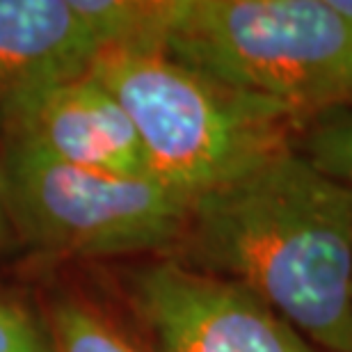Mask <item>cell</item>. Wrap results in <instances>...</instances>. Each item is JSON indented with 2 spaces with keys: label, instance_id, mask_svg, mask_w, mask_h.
<instances>
[{
  "label": "cell",
  "instance_id": "6da1fadb",
  "mask_svg": "<svg viewBox=\"0 0 352 352\" xmlns=\"http://www.w3.org/2000/svg\"><path fill=\"white\" fill-rule=\"evenodd\" d=\"M179 248L318 348L352 352V188L295 144L195 197Z\"/></svg>",
  "mask_w": 352,
  "mask_h": 352
},
{
  "label": "cell",
  "instance_id": "7a4b0ae2",
  "mask_svg": "<svg viewBox=\"0 0 352 352\" xmlns=\"http://www.w3.org/2000/svg\"><path fill=\"white\" fill-rule=\"evenodd\" d=\"M87 72L131 117L153 179L190 201L295 144L305 122L163 48H103Z\"/></svg>",
  "mask_w": 352,
  "mask_h": 352
},
{
  "label": "cell",
  "instance_id": "3957f363",
  "mask_svg": "<svg viewBox=\"0 0 352 352\" xmlns=\"http://www.w3.org/2000/svg\"><path fill=\"white\" fill-rule=\"evenodd\" d=\"M160 48L305 126L352 108V21L332 0H167Z\"/></svg>",
  "mask_w": 352,
  "mask_h": 352
},
{
  "label": "cell",
  "instance_id": "277c9868",
  "mask_svg": "<svg viewBox=\"0 0 352 352\" xmlns=\"http://www.w3.org/2000/svg\"><path fill=\"white\" fill-rule=\"evenodd\" d=\"M12 229L58 254L122 256L179 245L190 199L149 174L69 165L5 140L0 156Z\"/></svg>",
  "mask_w": 352,
  "mask_h": 352
},
{
  "label": "cell",
  "instance_id": "5b68a950",
  "mask_svg": "<svg viewBox=\"0 0 352 352\" xmlns=\"http://www.w3.org/2000/svg\"><path fill=\"white\" fill-rule=\"evenodd\" d=\"M133 302L156 352H325L243 286L174 258L133 277Z\"/></svg>",
  "mask_w": 352,
  "mask_h": 352
},
{
  "label": "cell",
  "instance_id": "8992f818",
  "mask_svg": "<svg viewBox=\"0 0 352 352\" xmlns=\"http://www.w3.org/2000/svg\"><path fill=\"white\" fill-rule=\"evenodd\" d=\"M0 126L5 140H19L69 165L149 174L131 117L89 72L23 96Z\"/></svg>",
  "mask_w": 352,
  "mask_h": 352
},
{
  "label": "cell",
  "instance_id": "52a82bcc",
  "mask_svg": "<svg viewBox=\"0 0 352 352\" xmlns=\"http://www.w3.org/2000/svg\"><path fill=\"white\" fill-rule=\"evenodd\" d=\"M98 51L74 0H0V119L32 91L85 74Z\"/></svg>",
  "mask_w": 352,
  "mask_h": 352
},
{
  "label": "cell",
  "instance_id": "ba28073f",
  "mask_svg": "<svg viewBox=\"0 0 352 352\" xmlns=\"http://www.w3.org/2000/svg\"><path fill=\"white\" fill-rule=\"evenodd\" d=\"M48 334L53 352H156L98 309L76 300H62L53 307Z\"/></svg>",
  "mask_w": 352,
  "mask_h": 352
},
{
  "label": "cell",
  "instance_id": "9c48e42d",
  "mask_svg": "<svg viewBox=\"0 0 352 352\" xmlns=\"http://www.w3.org/2000/svg\"><path fill=\"white\" fill-rule=\"evenodd\" d=\"M295 146L322 172L352 188V108L314 119Z\"/></svg>",
  "mask_w": 352,
  "mask_h": 352
},
{
  "label": "cell",
  "instance_id": "30bf717a",
  "mask_svg": "<svg viewBox=\"0 0 352 352\" xmlns=\"http://www.w3.org/2000/svg\"><path fill=\"white\" fill-rule=\"evenodd\" d=\"M0 352H53L48 327L25 307L0 298Z\"/></svg>",
  "mask_w": 352,
  "mask_h": 352
},
{
  "label": "cell",
  "instance_id": "8fae6325",
  "mask_svg": "<svg viewBox=\"0 0 352 352\" xmlns=\"http://www.w3.org/2000/svg\"><path fill=\"white\" fill-rule=\"evenodd\" d=\"M10 215H7V206H5V188H3V172H0V250L5 248L7 241H10Z\"/></svg>",
  "mask_w": 352,
  "mask_h": 352
}]
</instances>
